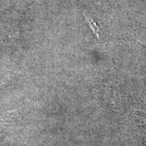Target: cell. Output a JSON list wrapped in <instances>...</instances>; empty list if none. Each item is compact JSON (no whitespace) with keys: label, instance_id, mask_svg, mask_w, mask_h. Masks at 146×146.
<instances>
[{"label":"cell","instance_id":"6da1fadb","mask_svg":"<svg viewBox=\"0 0 146 146\" xmlns=\"http://www.w3.org/2000/svg\"><path fill=\"white\" fill-rule=\"evenodd\" d=\"M83 15H84V17H85V18L86 23L87 25H88L89 28H90L91 31L93 32V33H94L95 35L97 36V37L100 38V34L101 31H100L99 27L98 26V25L96 23V22L93 20L92 18L90 17L89 15H87V14L84 13Z\"/></svg>","mask_w":146,"mask_h":146}]
</instances>
